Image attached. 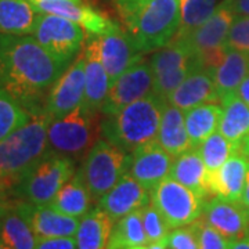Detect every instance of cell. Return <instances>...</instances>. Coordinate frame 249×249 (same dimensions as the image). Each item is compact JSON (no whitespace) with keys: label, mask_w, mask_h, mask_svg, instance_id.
Here are the masks:
<instances>
[{"label":"cell","mask_w":249,"mask_h":249,"mask_svg":"<svg viewBox=\"0 0 249 249\" xmlns=\"http://www.w3.org/2000/svg\"><path fill=\"white\" fill-rule=\"evenodd\" d=\"M71 64L49 53L34 36L0 34V86L29 112Z\"/></svg>","instance_id":"6da1fadb"},{"label":"cell","mask_w":249,"mask_h":249,"mask_svg":"<svg viewBox=\"0 0 249 249\" xmlns=\"http://www.w3.org/2000/svg\"><path fill=\"white\" fill-rule=\"evenodd\" d=\"M116 4L127 34L142 53L166 46L178 32L180 0H130Z\"/></svg>","instance_id":"7a4b0ae2"},{"label":"cell","mask_w":249,"mask_h":249,"mask_svg":"<svg viewBox=\"0 0 249 249\" xmlns=\"http://www.w3.org/2000/svg\"><path fill=\"white\" fill-rule=\"evenodd\" d=\"M31 114L27 124L0 142V181L11 188L50 152L49 126L53 118L40 108Z\"/></svg>","instance_id":"3957f363"},{"label":"cell","mask_w":249,"mask_h":249,"mask_svg":"<svg viewBox=\"0 0 249 249\" xmlns=\"http://www.w3.org/2000/svg\"><path fill=\"white\" fill-rule=\"evenodd\" d=\"M165 104L166 101L151 93L107 116L100 124V133L118 148L134 151L142 144L157 140Z\"/></svg>","instance_id":"277c9868"},{"label":"cell","mask_w":249,"mask_h":249,"mask_svg":"<svg viewBox=\"0 0 249 249\" xmlns=\"http://www.w3.org/2000/svg\"><path fill=\"white\" fill-rule=\"evenodd\" d=\"M76 173L70 157L49 152L28 170L13 187V194L21 201L35 205H50L62 186Z\"/></svg>","instance_id":"5b68a950"},{"label":"cell","mask_w":249,"mask_h":249,"mask_svg":"<svg viewBox=\"0 0 249 249\" xmlns=\"http://www.w3.org/2000/svg\"><path fill=\"white\" fill-rule=\"evenodd\" d=\"M129 152L100 139L91 145L79 173L94 201L115 186L129 169Z\"/></svg>","instance_id":"8992f818"},{"label":"cell","mask_w":249,"mask_h":249,"mask_svg":"<svg viewBox=\"0 0 249 249\" xmlns=\"http://www.w3.org/2000/svg\"><path fill=\"white\" fill-rule=\"evenodd\" d=\"M96 114L80 106L49 126V150L70 158L79 157L89 150L97 133Z\"/></svg>","instance_id":"52a82bcc"},{"label":"cell","mask_w":249,"mask_h":249,"mask_svg":"<svg viewBox=\"0 0 249 249\" xmlns=\"http://www.w3.org/2000/svg\"><path fill=\"white\" fill-rule=\"evenodd\" d=\"M150 194L151 204L160 211L169 229L188 226L198 220L204 212L206 201L204 196L172 178H165Z\"/></svg>","instance_id":"ba28073f"},{"label":"cell","mask_w":249,"mask_h":249,"mask_svg":"<svg viewBox=\"0 0 249 249\" xmlns=\"http://www.w3.org/2000/svg\"><path fill=\"white\" fill-rule=\"evenodd\" d=\"M234 18L235 14L222 1L208 21L196 28L188 37L180 39L191 47L202 68L212 73L226 55V39Z\"/></svg>","instance_id":"9c48e42d"},{"label":"cell","mask_w":249,"mask_h":249,"mask_svg":"<svg viewBox=\"0 0 249 249\" xmlns=\"http://www.w3.org/2000/svg\"><path fill=\"white\" fill-rule=\"evenodd\" d=\"M32 36L57 60L72 64L83 47L86 32L71 19L37 14Z\"/></svg>","instance_id":"30bf717a"},{"label":"cell","mask_w":249,"mask_h":249,"mask_svg":"<svg viewBox=\"0 0 249 249\" xmlns=\"http://www.w3.org/2000/svg\"><path fill=\"white\" fill-rule=\"evenodd\" d=\"M152 86L154 73L150 61L142 58L127 68L109 88L101 107V114L106 116L114 115L126 106L151 94Z\"/></svg>","instance_id":"8fae6325"},{"label":"cell","mask_w":249,"mask_h":249,"mask_svg":"<svg viewBox=\"0 0 249 249\" xmlns=\"http://www.w3.org/2000/svg\"><path fill=\"white\" fill-rule=\"evenodd\" d=\"M85 88V54L82 52L49 90L43 109L53 119L70 114L83 104Z\"/></svg>","instance_id":"7c38bea8"},{"label":"cell","mask_w":249,"mask_h":249,"mask_svg":"<svg viewBox=\"0 0 249 249\" xmlns=\"http://www.w3.org/2000/svg\"><path fill=\"white\" fill-rule=\"evenodd\" d=\"M100 57L108 73L109 88L133 64L140 61L142 53L136 46L132 36L124 32L116 24L106 34L97 36Z\"/></svg>","instance_id":"4fadbf2b"},{"label":"cell","mask_w":249,"mask_h":249,"mask_svg":"<svg viewBox=\"0 0 249 249\" xmlns=\"http://www.w3.org/2000/svg\"><path fill=\"white\" fill-rule=\"evenodd\" d=\"M129 155L127 173L148 191L169 178L175 157L165 151L157 140L142 144Z\"/></svg>","instance_id":"5bb4252c"},{"label":"cell","mask_w":249,"mask_h":249,"mask_svg":"<svg viewBox=\"0 0 249 249\" xmlns=\"http://www.w3.org/2000/svg\"><path fill=\"white\" fill-rule=\"evenodd\" d=\"M39 14H52L71 19L85 29L88 36L106 34L116 22L88 4L73 0H29Z\"/></svg>","instance_id":"9a60e30c"},{"label":"cell","mask_w":249,"mask_h":249,"mask_svg":"<svg viewBox=\"0 0 249 249\" xmlns=\"http://www.w3.org/2000/svg\"><path fill=\"white\" fill-rule=\"evenodd\" d=\"M201 217L230 241L240 240L249 231V211L238 201L222 196L206 199Z\"/></svg>","instance_id":"2e32d148"},{"label":"cell","mask_w":249,"mask_h":249,"mask_svg":"<svg viewBox=\"0 0 249 249\" xmlns=\"http://www.w3.org/2000/svg\"><path fill=\"white\" fill-rule=\"evenodd\" d=\"M150 202V191L129 173H124L115 186L98 199L97 206L116 222L126 214L140 211Z\"/></svg>","instance_id":"e0dca14e"},{"label":"cell","mask_w":249,"mask_h":249,"mask_svg":"<svg viewBox=\"0 0 249 249\" xmlns=\"http://www.w3.org/2000/svg\"><path fill=\"white\" fill-rule=\"evenodd\" d=\"M16 204L39 238L75 237L80 222L78 217L61 213L52 205H35L21 199Z\"/></svg>","instance_id":"ac0fdd59"},{"label":"cell","mask_w":249,"mask_h":249,"mask_svg":"<svg viewBox=\"0 0 249 249\" xmlns=\"http://www.w3.org/2000/svg\"><path fill=\"white\" fill-rule=\"evenodd\" d=\"M83 54H85L86 88H85V100L82 107L91 112H98L101 111L103 103L107 97L109 90V79L100 57L97 36H89L83 49Z\"/></svg>","instance_id":"d6986e66"},{"label":"cell","mask_w":249,"mask_h":249,"mask_svg":"<svg viewBox=\"0 0 249 249\" xmlns=\"http://www.w3.org/2000/svg\"><path fill=\"white\" fill-rule=\"evenodd\" d=\"M219 101L220 97L216 89L213 73L199 67L181 82V85L170 94L166 103L187 111L201 104Z\"/></svg>","instance_id":"ffe728a7"},{"label":"cell","mask_w":249,"mask_h":249,"mask_svg":"<svg viewBox=\"0 0 249 249\" xmlns=\"http://www.w3.org/2000/svg\"><path fill=\"white\" fill-rule=\"evenodd\" d=\"M248 170L249 160L240 152L232 154L219 169L209 172L208 187L211 196L240 202L247 183Z\"/></svg>","instance_id":"44dd1931"},{"label":"cell","mask_w":249,"mask_h":249,"mask_svg":"<svg viewBox=\"0 0 249 249\" xmlns=\"http://www.w3.org/2000/svg\"><path fill=\"white\" fill-rule=\"evenodd\" d=\"M208 176L209 170L205 166L204 160L196 148H191L175 157L169 175V178L191 188L196 194L204 196L205 199L211 196L208 187Z\"/></svg>","instance_id":"7402d4cb"},{"label":"cell","mask_w":249,"mask_h":249,"mask_svg":"<svg viewBox=\"0 0 249 249\" xmlns=\"http://www.w3.org/2000/svg\"><path fill=\"white\" fill-rule=\"evenodd\" d=\"M157 142L172 157H178L193 148L187 133L183 109L175 107L169 103L165 104L160 118V130L157 134Z\"/></svg>","instance_id":"603a6c76"},{"label":"cell","mask_w":249,"mask_h":249,"mask_svg":"<svg viewBox=\"0 0 249 249\" xmlns=\"http://www.w3.org/2000/svg\"><path fill=\"white\" fill-rule=\"evenodd\" d=\"M114 220L101 208H91L83 217L75 234L78 249H107Z\"/></svg>","instance_id":"cb8c5ba5"},{"label":"cell","mask_w":249,"mask_h":249,"mask_svg":"<svg viewBox=\"0 0 249 249\" xmlns=\"http://www.w3.org/2000/svg\"><path fill=\"white\" fill-rule=\"evenodd\" d=\"M0 240L11 249H35L39 237L13 201L0 222Z\"/></svg>","instance_id":"d4e9b609"},{"label":"cell","mask_w":249,"mask_h":249,"mask_svg":"<svg viewBox=\"0 0 249 249\" xmlns=\"http://www.w3.org/2000/svg\"><path fill=\"white\" fill-rule=\"evenodd\" d=\"M249 75V55L248 54L227 49L226 55L220 65L214 70L213 78L219 97L235 93L240 88L242 80Z\"/></svg>","instance_id":"484cf974"},{"label":"cell","mask_w":249,"mask_h":249,"mask_svg":"<svg viewBox=\"0 0 249 249\" xmlns=\"http://www.w3.org/2000/svg\"><path fill=\"white\" fill-rule=\"evenodd\" d=\"M37 14L29 0H0V34L32 35Z\"/></svg>","instance_id":"4316f807"},{"label":"cell","mask_w":249,"mask_h":249,"mask_svg":"<svg viewBox=\"0 0 249 249\" xmlns=\"http://www.w3.org/2000/svg\"><path fill=\"white\" fill-rule=\"evenodd\" d=\"M222 106L216 103H206L184 111L186 129L193 148L217 132L220 118H222Z\"/></svg>","instance_id":"83f0119b"},{"label":"cell","mask_w":249,"mask_h":249,"mask_svg":"<svg viewBox=\"0 0 249 249\" xmlns=\"http://www.w3.org/2000/svg\"><path fill=\"white\" fill-rule=\"evenodd\" d=\"M93 196L86 187L79 170L68 180L52 202L54 209L72 217H83L91 209Z\"/></svg>","instance_id":"f1b7e54d"},{"label":"cell","mask_w":249,"mask_h":249,"mask_svg":"<svg viewBox=\"0 0 249 249\" xmlns=\"http://www.w3.org/2000/svg\"><path fill=\"white\" fill-rule=\"evenodd\" d=\"M220 103L223 111L217 132L238 144L249 133V106L237 93L223 97Z\"/></svg>","instance_id":"f546056e"},{"label":"cell","mask_w":249,"mask_h":249,"mask_svg":"<svg viewBox=\"0 0 249 249\" xmlns=\"http://www.w3.org/2000/svg\"><path fill=\"white\" fill-rule=\"evenodd\" d=\"M147 244L148 240L144 231L140 209L116 220L109 234L107 249H127Z\"/></svg>","instance_id":"4dcf8cb0"},{"label":"cell","mask_w":249,"mask_h":249,"mask_svg":"<svg viewBox=\"0 0 249 249\" xmlns=\"http://www.w3.org/2000/svg\"><path fill=\"white\" fill-rule=\"evenodd\" d=\"M217 0H180V24L173 39H186L216 10Z\"/></svg>","instance_id":"1f68e13d"},{"label":"cell","mask_w":249,"mask_h":249,"mask_svg":"<svg viewBox=\"0 0 249 249\" xmlns=\"http://www.w3.org/2000/svg\"><path fill=\"white\" fill-rule=\"evenodd\" d=\"M32 114L0 86V142L27 124Z\"/></svg>","instance_id":"d6a6232c"},{"label":"cell","mask_w":249,"mask_h":249,"mask_svg":"<svg viewBox=\"0 0 249 249\" xmlns=\"http://www.w3.org/2000/svg\"><path fill=\"white\" fill-rule=\"evenodd\" d=\"M196 150L201 154L208 170L214 172L219 169L232 154L238 152V144L226 139L220 132H214L202 144H199Z\"/></svg>","instance_id":"836d02e7"},{"label":"cell","mask_w":249,"mask_h":249,"mask_svg":"<svg viewBox=\"0 0 249 249\" xmlns=\"http://www.w3.org/2000/svg\"><path fill=\"white\" fill-rule=\"evenodd\" d=\"M142 220L148 244L165 240L168 237L169 226L166 224L160 211L151 202L142 209Z\"/></svg>","instance_id":"e575fe53"},{"label":"cell","mask_w":249,"mask_h":249,"mask_svg":"<svg viewBox=\"0 0 249 249\" xmlns=\"http://www.w3.org/2000/svg\"><path fill=\"white\" fill-rule=\"evenodd\" d=\"M196 232V240L199 249H229L230 240L209 226L202 217L193 223Z\"/></svg>","instance_id":"d590c367"},{"label":"cell","mask_w":249,"mask_h":249,"mask_svg":"<svg viewBox=\"0 0 249 249\" xmlns=\"http://www.w3.org/2000/svg\"><path fill=\"white\" fill-rule=\"evenodd\" d=\"M226 49L249 55V17H235L226 39Z\"/></svg>","instance_id":"8d00e7d4"},{"label":"cell","mask_w":249,"mask_h":249,"mask_svg":"<svg viewBox=\"0 0 249 249\" xmlns=\"http://www.w3.org/2000/svg\"><path fill=\"white\" fill-rule=\"evenodd\" d=\"M166 247L168 249H199L193 223L173 229V231H170L166 237Z\"/></svg>","instance_id":"74e56055"},{"label":"cell","mask_w":249,"mask_h":249,"mask_svg":"<svg viewBox=\"0 0 249 249\" xmlns=\"http://www.w3.org/2000/svg\"><path fill=\"white\" fill-rule=\"evenodd\" d=\"M35 249H78L73 237L39 238Z\"/></svg>","instance_id":"f35d334b"},{"label":"cell","mask_w":249,"mask_h":249,"mask_svg":"<svg viewBox=\"0 0 249 249\" xmlns=\"http://www.w3.org/2000/svg\"><path fill=\"white\" fill-rule=\"evenodd\" d=\"M235 17H249V0H223Z\"/></svg>","instance_id":"ab89813d"},{"label":"cell","mask_w":249,"mask_h":249,"mask_svg":"<svg viewBox=\"0 0 249 249\" xmlns=\"http://www.w3.org/2000/svg\"><path fill=\"white\" fill-rule=\"evenodd\" d=\"M11 194H13V188L9 184L0 181V222H1V217H3L4 212L7 211L10 204L13 202L10 198Z\"/></svg>","instance_id":"60d3db41"},{"label":"cell","mask_w":249,"mask_h":249,"mask_svg":"<svg viewBox=\"0 0 249 249\" xmlns=\"http://www.w3.org/2000/svg\"><path fill=\"white\" fill-rule=\"evenodd\" d=\"M235 93L238 94V97H240L241 100H244V101L249 106V75L245 79L242 80V83H241L240 88L237 89Z\"/></svg>","instance_id":"b9f144b4"},{"label":"cell","mask_w":249,"mask_h":249,"mask_svg":"<svg viewBox=\"0 0 249 249\" xmlns=\"http://www.w3.org/2000/svg\"><path fill=\"white\" fill-rule=\"evenodd\" d=\"M229 249H249V231L240 240L230 241Z\"/></svg>","instance_id":"7bdbcfd3"},{"label":"cell","mask_w":249,"mask_h":249,"mask_svg":"<svg viewBox=\"0 0 249 249\" xmlns=\"http://www.w3.org/2000/svg\"><path fill=\"white\" fill-rule=\"evenodd\" d=\"M238 152L249 160V133L238 142Z\"/></svg>","instance_id":"ee69618b"},{"label":"cell","mask_w":249,"mask_h":249,"mask_svg":"<svg viewBox=\"0 0 249 249\" xmlns=\"http://www.w3.org/2000/svg\"><path fill=\"white\" fill-rule=\"evenodd\" d=\"M241 204L244 205L247 209H249V170H248V176H247V183H245V188H244V193H242V196H241Z\"/></svg>","instance_id":"f6af8a7d"},{"label":"cell","mask_w":249,"mask_h":249,"mask_svg":"<svg viewBox=\"0 0 249 249\" xmlns=\"http://www.w3.org/2000/svg\"><path fill=\"white\" fill-rule=\"evenodd\" d=\"M147 249H168V247H166V238L165 240L157 241V242L147 244Z\"/></svg>","instance_id":"bcb514c9"},{"label":"cell","mask_w":249,"mask_h":249,"mask_svg":"<svg viewBox=\"0 0 249 249\" xmlns=\"http://www.w3.org/2000/svg\"><path fill=\"white\" fill-rule=\"evenodd\" d=\"M0 249H11V248H10V247H7V245L3 242V241L0 240Z\"/></svg>","instance_id":"7dc6e473"},{"label":"cell","mask_w":249,"mask_h":249,"mask_svg":"<svg viewBox=\"0 0 249 249\" xmlns=\"http://www.w3.org/2000/svg\"><path fill=\"white\" fill-rule=\"evenodd\" d=\"M127 249H147V245H139V247H132V248Z\"/></svg>","instance_id":"c3c4849f"},{"label":"cell","mask_w":249,"mask_h":249,"mask_svg":"<svg viewBox=\"0 0 249 249\" xmlns=\"http://www.w3.org/2000/svg\"><path fill=\"white\" fill-rule=\"evenodd\" d=\"M121 1H130V0H116V3H121Z\"/></svg>","instance_id":"681fc988"},{"label":"cell","mask_w":249,"mask_h":249,"mask_svg":"<svg viewBox=\"0 0 249 249\" xmlns=\"http://www.w3.org/2000/svg\"><path fill=\"white\" fill-rule=\"evenodd\" d=\"M73 1H79V3H82V0H73Z\"/></svg>","instance_id":"f907efd6"},{"label":"cell","mask_w":249,"mask_h":249,"mask_svg":"<svg viewBox=\"0 0 249 249\" xmlns=\"http://www.w3.org/2000/svg\"><path fill=\"white\" fill-rule=\"evenodd\" d=\"M248 211H249V209H248Z\"/></svg>","instance_id":"816d5d0a"}]
</instances>
